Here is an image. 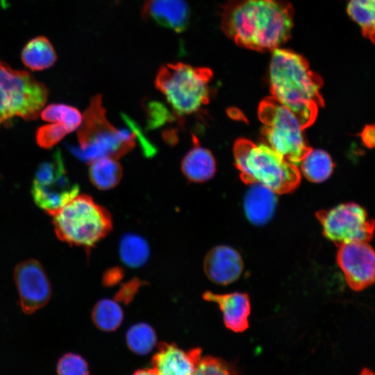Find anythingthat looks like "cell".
Masks as SVG:
<instances>
[{
  "mask_svg": "<svg viewBox=\"0 0 375 375\" xmlns=\"http://www.w3.org/2000/svg\"><path fill=\"white\" fill-rule=\"evenodd\" d=\"M293 9L281 0H240L224 10L222 27L238 45L255 51L274 50L290 37Z\"/></svg>",
  "mask_w": 375,
  "mask_h": 375,
  "instance_id": "1",
  "label": "cell"
},
{
  "mask_svg": "<svg viewBox=\"0 0 375 375\" xmlns=\"http://www.w3.org/2000/svg\"><path fill=\"white\" fill-rule=\"evenodd\" d=\"M269 80L272 97L297 117L303 130L311 126L324 106L320 93L323 81L306 58L291 50L274 49Z\"/></svg>",
  "mask_w": 375,
  "mask_h": 375,
  "instance_id": "2",
  "label": "cell"
},
{
  "mask_svg": "<svg viewBox=\"0 0 375 375\" xmlns=\"http://www.w3.org/2000/svg\"><path fill=\"white\" fill-rule=\"evenodd\" d=\"M233 153L240 176L246 184L260 183L281 194L294 190L300 183L297 165L268 144L240 138L234 143Z\"/></svg>",
  "mask_w": 375,
  "mask_h": 375,
  "instance_id": "3",
  "label": "cell"
},
{
  "mask_svg": "<svg viewBox=\"0 0 375 375\" xmlns=\"http://www.w3.org/2000/svg\"><path fill=\"white\" fill-rule=\"evenodd\" d=\"M78 149L72 151L88 164L101 158L118 160L133 149L136 133L120 131L106 117L102 96H93L77 131Z\"/></svg>",
  "mask_w": 375,
  "mask_h": 375,
  "instance_id": "4",
  "label": "cell"
},
{
  "mask_svg": "<svg viewBox=\"0 0 375 375\" xmlns=\"http://www.w3.org/2000/svg\"><path fill=\"white\" fill-rule=\"evenodd\" d=\"M58 238L71 246L94 247L112 230L109 212L88 194H78L51 215Z\"/></svg>",
  "mask_w": 375,
  "mask_h": 375,
  "instance_id": "5",
  "label": "cell"
},
{
  "mask_svg": "<svg viewBox=\"0 0 375 375\" xmlns=\"http://www.w3.org/2000/svg\"><path fill=\"white\" fill-rule=\"evenodd\" d=\"M212 76V72L208 67L168 63L158 71L155 86L178 115H190L209 102Z\"/></svg>",
  "mask_w": 375,
  "mask_h": 375,
  "instance_id": "6",
  "label": "cell"
},
{
  "mask_svg": "<svg viewBox=\"0 0 375 375\" xmlns=\"http://www.w3.org/2000/svg\"><path fill=\"white\" fill-rule=\"evenodd\" d=\"M48 94L46 86L30 73L13 69L0 60V124L15 117L35 119Z\"/></svg>",
  "mask_w": 375,
  "mask_h": 375,
  "instance_id": "7",
  "label": "cell"
},
{
  "mask_svg": "<svg viewBox=\"0 0 375 375\" xmlns=\"http://www.w3.org/2000/svg\"><path fill=\"white\" fill-rule=\"evenodd\" d=\"M258 117L264 124L262 133L268 145L288 161L300 165L312 148L303 136L297 117L273 97L260 102Z\"/></svg>",
  "mask_w": 375,
  "mask_h": 375,
  "instance_id": "8",
  "label": "cell"
},
{
  "mask_svg": "<svg viewBox=\"0 0 375 375\" xmlns=\"http://www.w3.org/2000/svg\"><path fill=\"white\" fill-rule=\"evenodd\" d=\"M325 238L338 247L350 242H368L374 235L375 220L355 202L340 203L316 212Z\"/></svg>",
  "mask_w": 375,
  "mask_h": 375,
  "instance_id": "9",
  "label": "cell"
},
{
  "mask_svg": "<svg viewBox=\"0 0 375 375\" xmlns=\"http://www.w3.org/2000/svg\"><path fill=\"white\" fill-rule=\"evenodd\" d=\"M79 188L68 178L59 151L38 167L31 194L35 204L49 215L78 194Z\"/></svg>",
  "mask_w": 375,
  "mask_h": 375,
  "instance_id": "10",
  "label": "cell"
},
{
  "mask_svg": "<svg viewBox=\"0 0 375 375\" xmlns=\"http://www.w3.org/2000/svg\"><path fill=\"white\" fill-rule=\"evenodd\" d=\"M14 279L19 297V304L26 314H32L44 307L51 297V286L39 261L29 259L17 264Z\"/></svg>",
  "mask_w": 375,
  "mask_h": 375,
  "instance_id": "11",
  "label": "cell"
},
{
  "mask_svg": "<svg viewBox=\"0 0 375 375\" xmlns=\"http://www.w3.org/2000/svg\"><path fill=\"white\" fill-rule=\"evenodd\" d=\"M337 262L348 285L361 291L375 283V249L367 242H356L338 247Z\"/></svg>",
  "mask_w": 375,
  "mask_h": 375,
  "instance_id": "12",
  "label": "cell"
},
{
  "mask_svg": "<svg viewBox=\"0 0 375 375\" xmlns=\"http://www.w3.org/2000/svg\"><path fill=\"white\" fill-rule=\"evenodd\" d=\"M201 350L185 351L174 343L162 342L151 360L157 375H193L201 360Z\"/></svg>",
  "mask_w": 375,
  "mask_h": 375,
  "instance_id": "13",
  "label": "cell"
},
{
  "mask_svg": "<svg viewBox=\"0 0 375 375\" xmlns=\"http://www.w3.org/2000/svg\"><path fill=\"white\" fill-rule=\"evenodd\" d=\"M203 269L208 278L219 285H228L236 281L243 270V260L234 249L219 245L206 256Z\"/></svg>",
  "mask_w": 375,
  "mask_h": 375,
  "instance_id": "14",
  "label": "cell"
},
{
  "mask_svg": "<svg viewBox=\"0 0 375 375\" xmlns=\"http://www.w3.org/2000/svg\"><path fill=\"white\" fill-rule=\"evenodd\" d=\"M142 15L144 19L176 33L184 31L190 20L185 0H144Z\"/></svg>",
  "mask_w": 375,
  "mask_h": 375,
  "instance_id": "15",
  "label": "cell"
},
{
  "mask_svg": "<svg viewBox=\"0 0 375 375\" xmlns=\"http://www.w3.org/2000/svg\"><path fill=\"white\" fill-rule=\"evenodd\" d=\"M202 297L204 300L219 305L223 314L224 323L228 329L240 333L248 328L251 306L247 294L238 292L216 294L206 291Z\"/></svg>",
  "mask_w": 375,
  "mask_h": 375,
  "instance_id": "16",
  "label": "cell"
},
{
  "mask_svg": "<svg viewBox=\"0 0 375 375\" xmlns=\"http://www.w3.org/2000/svg\"><path fill=\"white\" fill-rule=\"evenodd\" d=\"M244 197V210L249 220L256 225L267 222L274 212L276 193L260 183L251 185Z\"/></svg>",
  "mask_w": 375,
  "mask_h": 375,
  "instance_id": "17",
  "label": "cell"
},
{
  "mask_svg": "<svg viewBox=\"0 0 375 375\" xmlns=\"http://www.w3.org/2000/svg\"><path fill=\"white\" fill-rule=\"evenodd\" d=\"M193 147L183 157L181 169L190 181L202 183L210 179L215 172V161L210 151L199 144L193 135Z\"/></svg>",
  "mask_w": 375,
  "mask_h": 375,
  "instance_id": "18",
  "label": "cell"
},
{
  "mask_svg": "<svg viewBox=\"0 0 375 375\" xmlns=\"http://www.w3.org/2000/svg\"><path fill=\"white\" fill-rule=\"evenodd\" d=\"M21 58L26 67L33 71H40L53 65L57 55L50 41L44 36H38L24 46Z\"/></svg>",
  "mask_w": 375,
  "mask_h": 375,
  "instance_id": "19",
  "label": "cell"
},
{
  "mask_svg": "<svg viewBox=\"0 0 375 375\" xmlns=\"http://www.w3.org/2000/svg\"><path fill=\"white\" fill-rule=\"evenodd\" d=\"M88 165L90 180L99 190L112 189L119 183L122 178V167L116 159L101 158Z\"/></svg>",
  "mask_w": 375,
  "mask_h": 375,
  "instance_id": "20",
  "label": "cell"
},
{
  "mask_svg": "<svg viewBox=\"0 0 375 375\" xmlns=\"http://www.w3.org/2000/svg\"><path fill=\"white\" fill-rule=\"evenodd\" d=\"M300 164L304 176L313 183H322L328 179L335 167L331 157L326 151L312 149Z\"/></svg>",
  "mask_w": 375,
  "mask_h": 375,
  "instance_id": "21",
  "label": "cell"
},
{
  "mask_svg": "<svg viewBox=\"0 0 375 375\" xmlns=\"http://www.w3.org/2000/svg\"><path fill=\"white\" fill-rule=\"evenodd\" d=\"M119 256L122 262L132 268L144 265L149 258V247L140 235L128 233L122 238L119 246Z\"/></svg>",
  "mask_w": 375,
  "mask_h": 375,
  "instance_id": "22",
  "label": "cell"
},
{
  "mask_svg": "<svg viewBox=\"0 0 375 375\" xmlns=\"http://www.w3.org/2000/svg\"><path fill=\"white\" fill-rule=\"evenodd\" d=\"M91 317L99 329L110 332L117 329L124 319L122 308L116 300L103 299L94 306Z\"/></svg>",
  "mask_w": 375,
  "mask_h": 375,
  "instance_id": "23",
  "label": "cell"
},
{
  "mask_svg": "<svg viewBox=\"0 0 375 375\" xmlns=\"http://www.w3.org/2000/svg\"><path fill=\"white\" fill-rule=\"evenodd\" d=\"M347 12L360 26L362 35L375 44V0H350Z\"/></svg>",
  "mask_w": 375,
  "mask_h": 375,
  "instance_id": "24",
  "label": "cell"
},
{
  "mask_svg": "<svg viewBox=\"0 0 375 375\" xmlns=\"http://www.w3.org/2000/svg\"><path fill=\"white\" fill-rule=\"evenodd\" d=\"M128 349L135 354H148L155 347L157 337L153 328L147 323L140 322L132 325L126 333Z\"/></svg>",
  "mask_w": 375,
  "mask_h": 375,
  "instance_id": "25",
  "label": "cell"
},
{
  "mask_svg": "<svg viewBox=\"0 0 375 375\" xmlns=\"http://www.w3.org/2000/svg\"><path fill=\"white\" fill-rule=\"evenodd\" d=\"M40 115L46 122H62L73 131L78 129L82 122V115L78 109L62 103L49 105L42 110Z\"/></svg>",
  "mask_w": 375,
  "mask_h": 375,
  "instance_id": "26",
  "label": "cell"
},
{
  "mask_svg": "<svg viewBox=\"0 0 375 375\" xmlns=\"http://www.w3.org/2000/svg\"><path fill=\"white\" fill-rule=\"evenodd\" d=\"M73 130L62 122H53L39 127L35 138L38 144L44 149H49L59 142Z\"/></svg>",
  "mask_w": 375,
  "mask_h": 375,
  "instance_id": "27",
  "label": "cell"
},
{
  "mask_svg": "<svg viewBox=\"0 0 375 375\" xmlns=\"http://www.w3.org/2000/svg\"><path fill=\"white\" fill-rule=\"evenodd\" d=\"M193 375H242L235 367L219 358L208 356L201 358Z\"/></svg>",
  "mask_w": 375,
  "mask_h": 375,
  "instance_id": "28",
  "label": "cell"
},
{
  "mask_svg": "<svg viewBox=\"0 0 375 375\" xmlns=\"http://www.w3.org/2000/svg\"><path fill=\"white\" fill-rule=\"evenodd\" d=\"M58 375H89L86 360L80 355L68 353L62 356L57 364Z\"/></svg>",
  "mask_w": 375,
  "mask_h": 375,
  "instance_id": "29",
  "label": "cell"
},
{
  "mask_svg": "<svg viewBox=\"0 0 375 375\" xmlns=\"http://www.w3.org/2000/svg\"><path fill=\"white\" fill-rule=\"evenodd\" d=\"M142 282L138 278H133L124 283L117 292L115 300L125 303H128L134 297Z\"/></svg>",
  "mask_w": 375,
  "mask_h": 375,
  "instance_id": "30",
  "label": "cell"
},
{
  "mask_svg": "<svg viewBox=\"0 0 375 375\" xmlns=\"http://www.w3.org/2000/svg\"><path fill=\"white\" fill-rule=\"evenodd\" d=\"M357 135L365 147L369 149L375 148V124H366Z\"/></svg>",
  "mask_w": 375,
  "mask_h": 375,
  "instance_id": "31",
  "label": "cell"
},
{
  "mask_svg": "<svg viewBox=\"0 0 375 375\" xmlns=\"http://www.w3.org/2000/svg\"><path fill=\"white\" fill-rule=\"evenodd\" d=\"M123 276L122 269L118 267L108 270L103 276V283L106 285H113L118 283Z\"/></svg>",
  "mask_w": 375,
  "mask_h": 375,
  "instance_id": "32",
  "label": "cell"
},
{
  "mask_svg": "<svg viewBox=\"0 0 375 375\" xmlns=\"http://www.w3.org/2000/svg\"><path fill=\"white\" fill-rule=\"evenodd\" d=\"M131 375H157L153 368H145L135 371Z\"/></svg>",
  "mask_w": 375,
  "mask_h": 375,
  "instance_id": "33",
  "label": "cell"
},
{
  "mask_svg": "<svg viewBox=\"0 0 375 375\" xmlns=\"http://www.w3.org/2000/svg\"><path fill=\"white\" fill-rule=\"evenodd\" d=\"M358 375H375V371L368 368H363Z\"/></svg>",
  "mask_w": 375,
  "mask_h": 375,
  "instance_id": "34",
  "label": "cell"
}]
</instances>
